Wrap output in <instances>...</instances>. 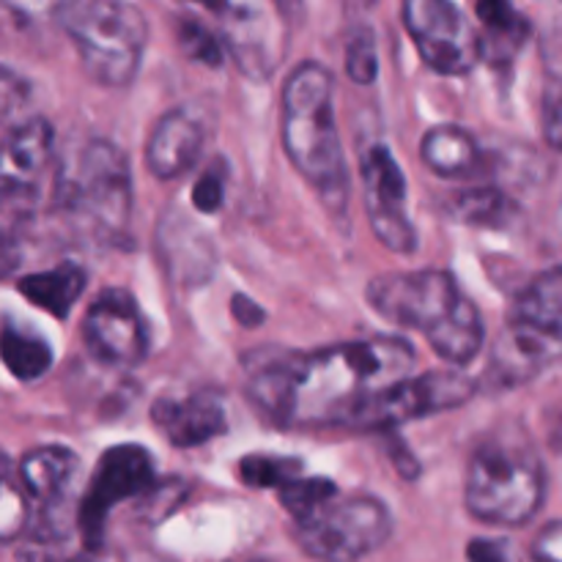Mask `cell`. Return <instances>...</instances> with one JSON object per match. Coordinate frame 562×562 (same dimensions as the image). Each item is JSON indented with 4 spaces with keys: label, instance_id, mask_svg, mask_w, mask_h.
Masks as SVG:
<instances>
[{
    "label": "cell",
    "instance_id": "cell-1",
    "mask_svg": "<svg viewBox=\"0 0 562 562\" xmlns=\"http://www.w3.org/2000/svg\"><path fill=\"white\" fill-rule=\"evenodd\" d=\"M415 360V349L395 335L316 351L261 349L245 360L247 393L280 426L351 428L382 390L412 376Z\"/></svg>",
    "mask_w": 562,
    "mask_h": 562
},
{
    "label": "cell",
    "instance_id": "cell-2",
    "mask_svg": "<svg viewBox=\"0 0 562 562\" xmlns=\"http://www.w3.org/2000/svg\"><path fill=\"white\" fill-rule=\"evenodd\" d=\"M384 322L426 335L431 349L450 366H470L483 349V318L445 269L384 272L366 289Z\"/></svg>",
    "mask_w": 562,
    "mask_h": 562
},
{
    "label": "cell",
    "instance_id": "cell-3",
    "mask_svg": "<svg viewBox=\"0 0 562 562\" xmlns=\"http://www.w3.org/2000/svg\"><path fill=\"white\" fill-rule=\"evenodd\" d=\"M280 135L296 173L340 217L349 209V168L335 121V80L316 60L285 77Z\"/></svg>",
    "mask_w": 562,
    "mask_h": 562
},
{
    "label": "cell",
    "instance_id": "cell-4",
    "mask_svg": "<svg viewBox=\"0 0 562 562\" xmlns=\"http://www.w3.org/2000/svg\"><path fill=\"white\" fill-rule=\"evenodd\" d=\"M547 494L538 450L521 428L508 426L483 439L467 470L464 499L475 519L497 527H521L536 519Z\"/></svg>",
    "mask_w": 562,
    "mask_h": 562
},
{
    "label": "cell",
    "instance_id": "cell-5",
    "mask_svg": "<svg viewBox=\"0 0 562 562\" xmlns=\"http://www.w3.org/2000/svg\"><path fill=\"white\" fill-rule=\"evenodd\" d=\"M55 22L75 42L80 64L93 82L126 88L140 69L148 42L143 11L121 0H69L55 5Z\"/></svg>",
    "mask_w": 562,
    "mask_h": 562
},
{
    "label": "cell",
    "instance_id": "cell-6",
    "mask_svg": "<svg viewBox=\"0 0 562 562\" xmlns=\"http://www.w3.org/2000/svg\"><path fill=\"white\" fill-rule=\"evenodd\" d=\"M562 357V267L543 269L508 311L494 344L488 373L499 387H516Z\"/></svg>",
    "mask_w": 562,
    "mask_h": 562
},
{
    "label": "cell",
    "instance_id": "cell-7",
    "mask_svg": "<svg viewBox=\"0 0 562 562\" xmlns=\"http://www.w3.org/2000/svg\"><path fill=\"white\" fill-rule=\"evenodd\" d=\"M55 198L86 231L119 236L132 214L130 159L115 143L91 137L60 170Z\"/></svg>",
    "mask_w": 562,
    "mask_h": 562
},
{
    "label": "cell",
    "instance_id": "cell-8",
    "mask_svg": "<svg viewBox=\"0 0 562 562\" xmlns=\"http://www.w3.org/2000/svg\"><path fill=\"white\" fill-rule=\"evenodd\" d=\"M393 516L376 497H333L294 521L302 552L316 562H360L387 543Z\"/></svg>",
    "mask_w": 562,
    "mask_h": 562
},
{
    "label": "cell",
    "instance_id": "cell-9",
    "mask_svg": "<svg viewBox=\"0 0 562 562\" xmlns=\"http://www.w3.org/2000/svg\"><path fill=\"white\" fill-rule=\"evenodd\" d=\"M154 488V461L151 453L140 445H115L104 450L97 461L88 492L77 508V527L82 543L97 552L104 541V527L119 503L140 497Z\"/></svg>",
    "mask_w": 562,
    "mask_h": 562
},
{
    "label": "cell",
    "instance_id": "cell-10",
    "mask_svg": "<svg viewBox=\"0 0 562 562\" xmlns=\"http://www.w3.org/2000/svg\"><path fill=\"white\" fill-rule=\"evenodd\" d=\"M404 22L420 58L437 75H467L481 60L475 25L459 5L448 0H409Z\"/></svg>",
    "mask_w": 562,
    "mask_h": 562
},
{
    "label": "cell",
    "instance_id": "cell-11",
    "mask_svg": "<svg viewBox=\"0 0 562 562\" xmlns=\"http://www.w3.org/2000/svg\"><path fill=\"white\" fill-rule=\"evenodd\" d=\"M475 395V382L464 373L437 371L423 376H406L393 387L382 390L366 409L357 415L351 428L362 431H387L401 423L420 420L426 415L453 409Z\"/></svg>",
    "mask_w": 562,
    "mask_h": 562
},
{
    "label": "cell",
    "instance_id": "cell-12",
    "mask_svg": "<svg viewBox=\"0 0 562 562\" xmlns=\"http://www.w3.org/2000/svg\"><path fill=\"white\" fill-rule=\"evenodd\" d=\"M366 212L373 234L387 250L409 256L417 250V231L409 217V187L393 151L382 143L366 148L360 157Z\"/></svg>",
    "mask_w": 562,
    "mask_h": 562
},
{
    "label": "cell",
    "instance_id": "cell-13",
    "mask_svg": "<svg viewBox=\"0 0 562 562\" xmlns=\"http://www.w3.org/2000/svg\"><path fill=\"white\" fill-rule=\"evenodd\" d=\"M209 11L220 16L223 49L250 80L274 75L285 53V31L274 9L258 3H217Z\"/></svg>",
    "mask_w": 562,
    "mask_h": 562
},
{
    "label": "cell",
    "instance_id": "cell-14",
    "mask_svg": "<svg viewBox=\"0 0 562 562\" xmlns=\"http://www.w3.org/2000/svg\"><path fill=\"white\" fill-rule=\"evenodd\" d=\"M82 340L99 362L135 368L148 357V329L135 300L124 289H108L82 318Z\"/></svg>",
    "mask_w": 562,
    "mask_h": 562
},
{
    "label": "cell",
    "instance_id": "cell-15",
    "mask_svg": "<svg viewBox=\"0 0 562 562\" xmlns=\"http://www.w3.org/2000/svg\"><path fill=\"white\" fill-rule=\"evenodd\" d=\"M151 420L173 448H201L228 428L223 398L206 390L181 398L173 395L157 398L151 406Z\"/></svg>",
    "mask_w": 562,
    "mask_h": 562
},
{
    "label": "cell",
    "instance_id": "cell-16",
    "mask_svg": "<svg viewBox=\"0 0 562 562\" xmlns=\"http://www.w3.org/2000/svg\"><path fill=\"white\" fill-rule=\"evenodd\" d=\"M203 151V130L190 110H168L146 143V165L159 181L184 176Z\"/></svg>",
    "mask_w": 562,
    "mask_h": 562
},
{
    "label": "cell",
    "instance_id": "cell-17",
    "mask_svg": "<svg viewBox=\"0 0 562 562\" xmlns=\"http://www.w3.org/2000/svg\"><path fill=\"white\" fill-rule=\"evenodd\" d=\"M55 132L47 119H25L0 140V184H33L53 157Z\"/></svg>",
    "mask_w": 562,
    "mask_h": 562
},
{
    "label": "cell",
    "instance_id": "cell-18",
    "mask_svg": "<svg viewBox=\"0 0 562 562\" xmlns=\"http://www.w3.org/2000/svg\"><path fill=\"white\" fill-rule=\"evenodd\" d=\"M80 459L60 445H42L22 456L20 481L22 492L36 499L44 510L58 508L69 494Z\"/></svg>",
    "mask_w": 562,
    "mask_h": 562
},
{
    "label": "cell",
    "instance_id": "cell-19",
    "mask_svg": "<svg viewBox=\"0 0 562 562\" xmlns=\"http://www.w3.org/2000/svg\"><path fill=\"white\" fill-rule=\"evenodd\" d=\"M159 239H162L159 247H162L165 263L173 272V278L187 280V283H203L217 267L206 236L192 228L190 223H184L179 212H173V217L170 214L165 217Z\"/></svg>",
    "mask_w": 562,
    "mask_h": 562
},
{
    "label": "cell",
    "instance_id": "cell-20",
    "mask_svg": "<svg viewBox=\"0 0 562 562\" xmlns=\"http://www.w3.org/2000/svg\"><path fill=\"white\" fill-rule=\"evenodd\" d=\"M475 11L483 25V31L477 33L481 58H486L488 64H510L530 38V20L503 0H483L475 5Z\"/></svg>",
    "mask_w": 562,
    "mask_h": 562
},
{
    "label": "cell",
    "instance_id": "cell-21",
    "mask_svg": "<svg viewBox=\"0 0 562 562\" xmlns=\"http://www.w3.org/2000/svg\"><path fill=\"white\" fill-rule=\"evenodd\" d=\"M420 157L442 179H467L481 165V148L470 132L445 124L426 132L420 143Z\"/></svg>",
    "mask_w": 562,
    "mask_h": 562
},
{
    "label": "cell",
    "instance_id": "cell-22",
    "mask_svg": "<svg viewBox=\"0 0 562 562\" xmlns=\"http://www.w3.org/2000/svg\"><path fill=\"white\" fill-rule=\"evenodd\" d=\"M86 272L77 263H58L44 272H33L20 278L16 289L27 302L42 307L53 318H66L75 302L86 289Z\"/></svg>",
    "mask_w": 562,
    "mask_h": 562
},
{
    "label": "cell",
    "instance_id": "cell-23",
    "mask_svg": "<svg viewBox=\"0 0 562 562\" xmlns=\"http://www.w3.org/2000/svg\"><path fill=\"white\" fill-rule=\"evenodd\" d=\"M0 360L5 371L20 382H36L53 368V349L42 335H33L27 329L3 324L0 329Z\"/></svg>",
    "mask_w": 562,
    "mask_h": 562
},
{
    "label": "cell",
    "instance_id": "cell-24",
    "mask_svg": "<svg viewBox=\"0 0 562 562\" xmlns=\"http://www.w3.org/2000/svg\"><path fill=\"white\" fill-rule=\"evenodd\" d=\"M450 214L464 225L477 228H508L516 217V203L497 187H472L450 195Z\"/></svg>",
    "mask_w": 562,
    "mask_h": 562
},
{
    "label": "cell",
    "instance_id": "cell-25",
    "mask_svg": "<svg viewBox=\"0 0 562 562\" xmlns=\"http://www.w3.org/2000/svg\"><path fill=\"white\" fill-rule=\"evenodd\" d=\"M38 212L36 184H0V245L16 247Z\"/></svg>",
    "mask_w": 562,
    "mask_h": 562
},
{
    "label": "cell",
    "instance_id": "cell-26",
    "mask_svg": "<svg viewBox=\"0 0 562 562\" xmlns=\"http://www.w3.org/2000/svg\"><path fill=\"white\" fill-rule=\"evenodd\" d=\"M302 464L294 456H272V453H250L241 459L239 477L250 488H285L302 477Z\"/></svg>",
    "mask_w": 562,
    "mask_h": 562
},
{
    "label": "cell",
    "instance_id": "cell-27",
    "mask_svg": "<svg viewBox=\"0 0 562 562\" xmlns=\"http://www.w3.org/2000/svg\"><path fill=\"white\" fill-rule=\"evenodd\" d=\"M338 494V486L333 481H327V477H296L294 483L280 488V499H283L285 510H289L294 521L313 514V510L322 508L324 503H329Z\"/></svg>",
    "mask_w": 562,
    "mask_h": 562
},
{
    "label": "cell",
    "instance_id": "cell-28",
    "mask_svg": "<svg viewBox=\"0 0 562 562\" xmlns=\"http://www.w3.org/2000/svg\"><path fill=\"white\" fill-rule=\"evenodd\" d=\"M346 71L360 86H371L379 75V49L371 27H355L346 38Z\"/></svg>",
    "mask_w": 562,
    "mask_h": 562
},
{
    "label": "cell",
    "instance_id": "cell-29",
    "mask_svg": "<svg viewBox=\"0 0 562 562\" xmlns=\"http://www.w3.org/2000/svg\"><path fill=\"white\" fill-rule=\"evenodd\" d=\"M179 44L192 60L206 64L209 69H220V64H223V44L201 20H181Z\"/></svg>",
    "mask_w": 562,
    "mask_h": 562
},
{
    "label": "cell",
    "instance_id": "cell-30",
    "mask_svg": "<svg viewBox=\"0 0 562 562\" xmlns=\"http://www.w3.org/2000/svg\"><path fill=\"white\" fill-rule=\"evenodd\" d=\"M27 499L11 481L0 483V543L14 541L27 527Z\"/></svg>",
    "mask_w": 562,
    "mask_h": 562
},
{
    "label": "cell",
    "instance_id": "cell-31",
    "mask_svg": "<svg viewBox=\"0 0 562 562\" xmlns=\"http://www.w3.org/2000/svg\"><path fill=\"white\" fill-rule=\"evenodd\" d=\"M225 181H228V168L225 162H212L206 173L195 181L192 187V206L201 214H214L223 206L225 198Z\"/></svg>",
    "mask_w": 562,
    "mask_h": 562
},
{
    "label": "cell",
    "instance_id": "cell-32",
    "mask_svg": "<svg viewBox=\"0 0 562 562\" xmlns=\"http://www.w3.org/2000/svg\"><path fill=\"white\" fill-rule=\"evenodd\" d=\"M31 82L11 66L0 64V121H11L31 102Z\"/></svg>",
    "mask_w": 562,
    "mask_h": 562
},
{
    "label": "cell",
    "instance_id": "cell-33",
    "mask_svg": "<svg viewBox=\"0 0 562 562\" xmlns=\"http://www.w3.org/2000/svg\"><path fill=\"white\" fill-rule=\"evenodd\" d=\"M543 135L549 146L562 151V77H549L543 91Z\"/></svg>",
    "mask_w": 562,
    "mask_h": 562
},
{
    "label": "cell",
    "instance_id": "cell-34",
    "mask_svg": "<svg viewBox=\"0 0 562 562\" xmlns=\"http://www.w3.org/2000/svg\"><path fill=\"white\" fill-rule=\"evenodd\" d=\"M532 558L538 562H562V521L543 527L532 541Z\"/></svg>",
    "mask_w": 562,
    "mask_h": 562
},
{
    "label": "cell",
    "instance_id": "cell-35",
    "mask_svg": "<svg viewBox=\"0 0 562 562\" xmlns=\"http://www.w3.org/2000/svg\"><path fill=\"white\" fill-rule=\"evenodd\" d=\"M231 313H234V318L241 327H258V324L263 322L261 305H256V302L245 294H236L234 300H231Z\"/></svg>",
    "mask_w": 562,
    "mask_h": 562
},
{
    "label": "cell",
    "instance_id": "cell-36",
    "mask_svg": "<svg viewBox=\"0 0 562 562\" xmlns=\"http://www.w3.org/2000/svg\"><path fill=\"white\" fill-rule=\"evenodd\" d=\"M467 562H508L505 558V547L497 541H486V538H477L467 549Z\"/></svg>",
    "mask_w": 562,
    "mask_h": 562
},
{
    "label": "cell",
    "instance_id": "cell-37",
    "mask_svg": "<svg viewBox=\"0 0 562 562\" xmlns=\"http://www.w3.org/2000/svg\"><path fill=\"white\" fill-rule=\"evenodd\" d=\"M20 267V250L11 245H0V280L9 278Z\"/></svg>",
    "mask_w": 562,
    "mask_h": 562
},
{
    "label": "cell",
    "instance_id": "cell-38",
    "mask_svg": "<svg viewBox=\"0 0 562 562\" xmlns=\"http://www.w3.org/2000/svg\"><path fill=\"white\" fill-rule=\"evenodd\" d=\"M124 562H168V560L157 558V554L151 552H135V554H126Z\"/></svg>",
    "mask_w": 562,
    "mask_h": 562
},
{
    "label": "cell",
    "instance_id": "cell-39",
    "mask_svg": "<svg viewBox=\"0 0 562 562\" xmlns=\"http://www.w3.org/2000/svg\"><path fill=\"white\" fill-rule=\"evenodd\" d=\"M11 481V459L0 450V483Z\"/></svg>",
    "mask_w": 562,
    "mask_h": 562
},
{
    "label": "cell",
    "instance_id": "cell-40",
    "mask_svg": "<svg viewBox=\"0 0 562 562\" xmlns=\"http://www.w3.org/2000/svg\"><path fill=\"white\" fill-rule=\"evenodd\" d=\"M560 228H562V203H560Z\"/></svg>",
    "mask_w": 562,
    "mask_h": 562
},
{
    "label": "cell",
    "instance_id": "cell-41",
    "mask_svg": "<svg viewBox=\"0 0 562 562\" xmlns=\"http://www.w3.org/2000/svg\"><path fill=\"white\" fill-rule=\"evenodd\" d=\"M252 562H272V560H252Z\"/></svg>",
    "mask_w": 562,
    "mask_h": 562
}]
</instances>
